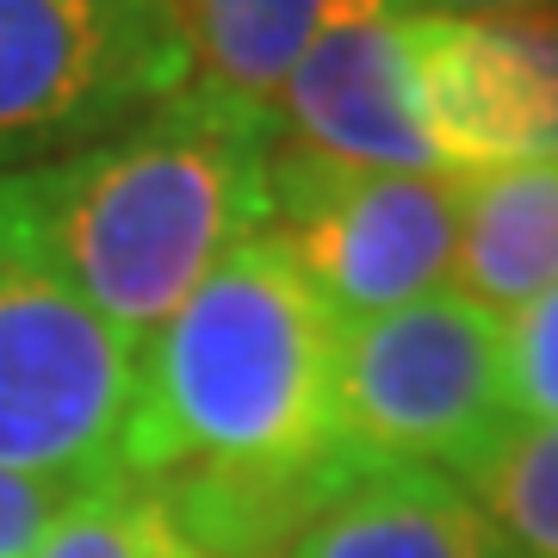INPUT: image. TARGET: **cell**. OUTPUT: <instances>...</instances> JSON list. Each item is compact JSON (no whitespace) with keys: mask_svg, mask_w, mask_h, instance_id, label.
<instances>
[{"mask_svg":"<svg viewBox=\"0 0 558 558\" xmlns=\"http://www.w3.org/2000/svg\"><path fill=\"white\" fill-rule=\"evenodd\" d=\"M274 149V119L180 87L75 156L0 174V211L81 304L143 348L236 242L267 230Z\"/></svg>","mask_w":558,"mask_h":558,"instance_id":"6da1fadb","label":"cell"},{"mask_svg":"<svg viewBox=\"0 0 558 558\" xmlns=\"http://www.w3.org/2000/svg\"><path fill=\"white\" fill-rule=\"evenodd\" d=\"M341 317L292 248L236 242L193 299L137 348L119 472L168 478H311L360 465L336 422Z\"/></svg>","mask_w":558,"mask_h":558,"instance_id":"7a4b0ae2","label":"cell"},{"mask_svg":"<svg viewBox=\"0 0 558 558\" xmlns=\"http://www.w3.org/2000/svg\"><path fill=\"white\" fill-rule=\"evenodd\" d=\"M336 422L373 465H422L465 484L521 428L509 403V323L459 286L341 323Z\"/></svg>","mask_w":558,"mask_h":558,"instance_id":"3957f363","label":"cell"},{"mask_svg":"<svg viewBox=\"0 0 558 558\" xmlns=\"http://www.w3.org/2000/svg\"><path fill=\"white\" fill-rule=\"evenodd\" d=\"M137 391V341L81 304L0 211V472L100 484Z\"/></svg>","mask_w":558,"mask_h":558,"instance_id":"277c9868","label":"cell"},{"mask_svg":"<svg viewBox=\"0 0 558 558\" xmlns=\"http://www.w3.org/2000/svg\"><path fill=\"white\" fill-rule=\"evenodd\" d=\"M180 87L174 0H0V174L75 156Z\"/></svg>","mask_w":558,"mask_h":558,"instance_id":"5b68a950","label":"cell"},{"mask_svg":"<svg viewBox=\"0 0 558 558\" xmlns=\"http://www.w3.org/2000/svg\"><path fill=\"white\" fill-rule=\"evenodd\" d=\"M267 230L292 248L341 323L385 317L453 286L459 180L341 168L279 143Z\"/></svg>","mask_w":558,"mask_h":558,"instance_id":"8992f818","label":"cell"},{"mask_svg":"<svg viewBox=\"0 0 558 558\" xmlns=\"http://www.w3.org/2000/svg\"><path fill=\"white\" fill-rule=\"evenodd\" d=\"M279 143L341 168L440 174L422 131L410 38L391 0H341L279 87Z\"/></svg>","mask_w":558,"mask_h":558,"instance_id":"52a82bcc","label":"cell"},{"mask_svg":"<svg viewBox=\"0 0 558 558\" xmlns=\"http://www.w3.org/2000/svg\"><path fill=\"white\" fill-rule=\"evenodd\" d=\"M403 38L440 174L465 180L509 161H546V87L515 25L403 13Z\"/></svg>","mask_w":558,"mask_h":558,"instance_id":"ba28073f","label":"cell"},{"mask_svg":"<svg viewBox=\"0 0 558 558\" xmlns=\"http://www.w3.org/2000/svg\"><path fill=\"white\" fill-rule=\"evenodd\" d=\"M279 558H521L478 497L447 472L360 465Z\"/></svg>","mask_w":558,"mask_h":558,"instance_id":"9c48e42d","label":"cell"},{"mask_svg":"<svg viewBox=\"0 0 558 558\" xmlns=\"http://www.w3.org/2000/svg\"><path fill=\"white\" fill-rule=\"evenodd\" d=\"M453 286L472 304L521 317L558 286V161H509L459 180Z\"/></svg>","mask_w":558,"mask_h":558,"instance_id":"30bf717a","label":"cell"},{"mask_svg":"<svg viewBox=\"0 0 558 558\" xmlns=\"http://www.w3.org/2000/svg\"><path fill=\"white\" fill-rule=\"evenodd\" d=\"M341 0H174L186 87L279 124V87Z\"/></svg>","mask_w":558,"mask_h":558,"instance_id":"8fae6325","label":"cell"},{"mask_svg":"<svg viewBox=\"0 0 558 558\" xmlns=\"http://www.w3.org/2000/svg\"><path fill=\"white\" fill-rule=\"evenodd\" d=\"M465 490L521 558H558V422L515 428L465 478Z\"/></svg>","mask_w":558,"mask_h":558,"instance_id":"7c38bea8","label":"cell"},{"mask_svg":"<svg viewBox=\"0 0 558 558\" xmlns=\"http://www.w3.org/2000/svg\"><path fill=\"white\" fill-rule=\"evenodd\" d=\"M38 558H199V553L180 539L168 502L149 484L112 472V478L81 490V502L38 546Z\"/></svg>","mask_w":558,"mask_h":558,"instance_id":"4fadbf2b","label":"cell"},{"mask_svg":"<svg viewBox=\"0 0 558 558\" xmlns=\"http://www.w3.org/2000/svg\"><path fill=\"white\" fill-rule=\"evenodd\" d=\"M509 403L521 428L558 422V286L509 317Z\"/></svg>","mask_w":558,"mask_h":558,"instance_id":"5bb4252c","label":"cell"},{"mask_svg":"<svg viewBox=\"0 0 558 558\" xmlns=\"http://www.w3.org/2000/svg\"><path fill=\"white\" fill-rule=\"evenodd\" d=\"M87 484L75 478H38V472H0V558H38Z\"/></svg>","mask_w":558,"mask_h":558,"instance_id":"9a60e30c","label":"cell"},{"mask_svg":"<svg viewBox=\"0 0 558 558\" xmlns=\"http://www.w3.org/2000/svg\"><path fill=\"white\" fill-rule=\"evenodd\" d=\"M521 50L534 57L539 87H546V161H558V13L539 7V13H509Z\"/></svg>","mask_w":558,"mask_h":558,"instance_id":"2e32d148","label":"cell"},{"mask_svg":"<svg viewBox=\"0 0 558 558\" xmlns=\"http://www.w3.org/2000/svg\"><path fill=\"white\" fill-rule=\"evenodd\" d=\"M398 13H447V20H509V13H539L546 0H391Z\"/></svg>","mask_w":558,"mask_h":558,"instance_id":"e0dca14e","label":"cell"}]
</instances>
